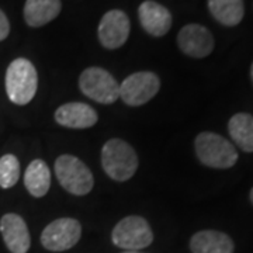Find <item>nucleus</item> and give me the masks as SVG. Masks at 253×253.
I'll return each mask as SVG.
<instances>
[{"label": "nucleus", "mask_w": 253, "mask_h": 253, "mask_svg": "<svg viewBox=\"0 0 253 253\" xmlns=\"http://www.w3.org/2000/svg\"><path fill=\"white\" fill-rule=\"evenodd\" d=\"M138 155L131 145L120 138H111L101 148V166L114 181L129 180L138 170Z\"/></svg>", "instance_id": "nucleus-1"}, {"label": "nucleus", "mask_w": 253, "mask_h": 253, "mask_svg": "<svg viewBox=\"0 0 253 253\" xmlns=\"http://www.w3.org/2000/svg\"><path fill=\"white\" fill-rule=\"evenodd\" d=\"M6 94L11 103L26 106L36 96L38 89V73L36 66L27 58L11 61L4 78Z\"/></svg>", "instance_id": "nucleus-2"}, {"label": "nucleus", "mask_w": 253, "mask_h": 253, "mask_svg": "<svg viewBox=\"0 0 253 253\" xmlns=\"http://www.w3.org/2000/svg\"><path fill=\"white\" fill-rule=\"evenodd\" d=\"M194 151L200 162L212 169H229L238 162L235 146L215 132H200L194 139Z\"/></svg>", "instance_id": "nucleus-3"}, {"label": "nucleus", "mask_w": 253, "mask_h": 253, "mask_svg": "<svg viewBox=\"0 0 253 253\" xmlns=\"http://www.w3.org/2000/svg\"><path fill=\"white\" fill-rule=\"evenodd\" d=\"M55 176L59 184L73 196H87L93 190L94 179L86 163L73 155H61L55 161Z\"/></svg>", "instance_id": "nucleus-4"}, {"label": "nucleus", "mask_w": 253, "mask_h": 253, "mask_svg": "<svg viewBox=\"0 0 253 253\" xmlns=\"http://www.w3.org/2000/svg\"><path fill=\"white\" fill-rule=\"evenodd\" d=\"M81 91L96 103L113 104L120 99V84L116 78L99 66L86 68L79 76Z\"/></svg>", "instance_id": "nucleus-5"}, {"label": "nucleus", "mask_w": 253, "mask_h": 253, "mask_svg": "<svg viewBox=\"0 0 253 253\" xmlns=\"http://www.w3.org/2000/svg\"><path fill=\"white\" fill-rule=\"evenodd\" d=\"M111 241L120 249L138 252L154 242V232L144 217L128 215L113 228Z\"/></svg>", "instance_id": "nucleus-6"}, {"label": "nucleus", "mask_w": 253, "mask_h": 253, "mask_svg": "<svg viewBox=\"0 0 253 253\" xmlns=\"http://www.w3.org/2000/svg\"><path fill=\"white\" fill-rule=\"evenodd\" d=\"M161 89L159 76L149 71L126 76L120 84V99L129 107H139L149 103Z\"/></svg>", "instance_id": "nucleus-7"}, {"label": "nucleus", "mask_w": 253, "mask_h": 253, "mask_svg": "<svg viewBox=\"0 0 253 253\" xmlns=\"http://www.w3.org/2000/svg\"><path fill=\"white\" fill-rule=\"evenodd\" d=\"M82 225L75 218L63 217L52 221L41 234V245L49 252H65L81 241Z\"/></svg>", "instance_id": "nucleus-8"}, {"label": "nucleus", "mask_w": 253, "mask_h": 253, "mask_svg": "<svg viewBox=\"0 0 253 253\" xmlns=\"http://www.w3.org/2000/svg\"><path fill=\"white\" fill-rule=\"evenodd\" d=\"M129 18L123 10H110L99 23L97 36L106 49H118L124 45L129 37Z\"/></svg>", "instance_id": "nucleus-9"}, {"label": "nucleus", "mask_w": 253, "mask_h": 253, "mask_svg": "<svg viewBox=\"0 0 253 253\" xmlns=\"http://www.w3.org/2000/svg\"><path fill=\"white\" fill-rule=\"evenodd\" d=\"M177 45L184 55L201 59L212 52L215 41L211 31L201 24H187L177 34Z\"/></svg>", "instance_id": "nucleus-10"}, {"label": "nucleus", "mask_w": 253, "mask_h": 253, "mask_svg": "<svg viewBox=\"0 0 253 253\" xmlns=\"http://www.w3.org/2000/svg\"><path fill=\"white\" fill-rule=\"evenodd\" d=\"M0 234L10 253H27L31 246L30 231L21 215L9 212L0 218Z\"/></svg>", "instance_id": "nucleus-11"}, {"label": "nucleus", "mask_w": 253, "mask_h": 253, "mask_svg": "<svg viewBox=\"0 0 253 253\" xmlns=\"http://www.w3.org/2000/svg\"><path fill=\"white\" fill-rule=\"evenodd\" d=\"M55 121L61 126L72 129H86L99 121L97 111L91 106L81 101L65 103L55 110Z\"/></svg>", "instance_id": "nucleus-12"}, {"label": "nucleus", "mask_w": 253, "mask_h": 253, "mask_svg": "<svg viewBox=\"0 0 253 253\" xmlns=\"http://www.w3.org/2000/svg\"><path fill=\"white\" fill-rule=\"evenodd\" d=\"M139 23L145 31L152 37H163L172 28L170 11L154 0H145L138 9Z\"/></svg>", "instance_id": "nucleus-13"}, {"label": "nucleus", "mask_w": 253, "mask_h": 253, "mask_svg": "<svg viewBox=\"0 0 253 253\" xmlns=\"http://www.w3.org/2000/svg\"><path fill=\"white\" fill-rule=\"evenodd\" d=\"M234 241L219 231H200L190 239L191 253H234Z\"/></svg>", "instance_id": "nucleus-14"}, {"label": "nucleus", "mask_w": 253, "mask_h": 253, "mask_svg": "<svg viewBox=\"0 0 253 253\" xmlns=\"http://www.w3.org/2000/svg\"><path fill=\"white\" fill-rule=\"evenodd\" d=\"M62 9L61 0H26L24 20L30 27L38 28L51 23L59 16Z\"/></svg>", "instance_id": "nucleus-15"}, {"label": "nucleus", "mask_w": 253, "mask_h": 253, "mask_svg": "<svg viewBox=\"0 0 253 253\" xmlns=\"http://www.w3.org/2000/svg\"><path fill=\"white\" fill-rule=\"evenodd\" d=\"M24 186L36 199L44 197L51 187V170L42 159H34L24 173Z\"/></svg>", "instance_id": "nucleus-16"}, {"label": "nucleus", "mask_w": 253, "mask_h": 253, "mask_svg": "<svg viewBox=\"0 0 253 253\" xmlns=\"http://www.w3.org/2000/svg\"><path fill=\"white\" fill-rule=\"evenodd\" d=\"M211 16L225 27H235L245 16L244 0H207Z\"/></svg>", "instance_id": "nucleus-17"}, {"label": "nucleus", "mask_w": 253, "mask_h": 253, "mask_svg": "<svg viewBox=\"0 0 253 253\" xmlns=\"http://www.w3.org/2000/svg\"><path fill=\"white\" fill-rule=\"evenodd\" d=\"M228 132L235 145L244 152H253V116L238 113L228 123Z\"/></svg>", "instance_id": "nucleus-18"}, {"label": "nucleus", "mask_w": 253, "mask_h": 253, "mask_svg": "<svg viewBox=\"0 0 253 253\" xmlns=\"http://www.w3.org/2000/svg\"><path fill=\"white\" fill-rule=\"evenodd\" d=\"M20 161L11 154L3 155L0 158V187L11 189L20 179Z\"/></svg>", "instance_id": "nucleus-19"}, {"label": "nucleus", "mask_w": 253, "mask_h": 253, "mask_svg": "<svg viewBox=\"0 0 253 253\" xmlns=\"http://www.w3.org/2000/svg\"><path fill=\"white\" fill-rule=\"evenodd\" d=\"M10 34V23L7 16L0 10V41H4Z\"/></svg>", "instance_id": "nucleus-20"}, {"label": "nucleus", "mask_w": 253, "mask_h": 253, "mask_svg": "<svg viewBox=\"0 0 253 253\" xmlns=\"http://www.w3.org/2000/svg\"><path fill=\"white\" fill-rule=\"evenodd\" d=\"M249 197H251V201H252L253 204V189L251 190V193H249Z\"/></svg>", "instance_id": "nucleus-21"}, {"label": "nucleus", "mask_w": 253, "mask_h": 253, "mask_svg": "<svg viewBox=\"0 0 253 253\" xmlns=\"http://www.w3.org/2000/svg\"><path fill=\"white\" fill-rule=\"evenodd\" d=\"M121 253H142V252H136V251H126V252H121Z\"/></svg>", "instance_id": "nucleus-22"}, {"label": "nucleus", "mask_w": 253, "mask_h": 253, "mask_svg": "<svg viewBox=\"0 0 253 253\" xmlns=\"http://www.w3.org/2000/svg\"><path fill=\"white\" fill-rule=\"evenodd\" d=\"M251 78H252V81H253V63H252V66H251Z\"/></svg>", "instance_id": "nucleus-23"}]
</instances>
